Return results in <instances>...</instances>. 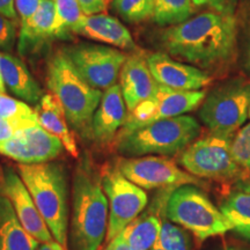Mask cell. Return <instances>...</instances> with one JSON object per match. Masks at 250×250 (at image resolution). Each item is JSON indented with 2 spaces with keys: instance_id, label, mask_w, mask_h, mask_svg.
<instances>
[{
  "instance_id": "5b68a950",
  "label": "cell",
  "mask_w": 250,
  "mask_h": 250,
  "mask_svg": "<svg viewBox=\"0 0 250 250\" xmlns=\"http://www.w3.org/2000/svg\"><path fill=\"white\" fill-rule=\"evenodd\" d=\"M201 124L191 116L156 121L115 140L116 149L127 158L149 154L162 156L182 152L201 134Z\"/></svg>"
},
{
  "instance_id": "f546056e",
  "label": "cell",
  "mask_w": 250,
  "mask_h": 250,
  "mask_svg": "<svg viewBox=\"0 0 250 250\" xmlns=\"http://www.w3.org/2000/svg\"><path fill=\"white\" fill-rule=\"evenodd\" d=\"M234 160L243 171L250 173V123L243 126L232 139Z\"/></svg>"
},
{
  "instance_id": "b9f144b4",
  "label": "cell",
  "mask_w": 250,
  "mask_h": 250,
  "mask_svg": "<svg viewBox=\"0 0 250 250\" xmlns=\"http://www.w3.org/2000/svg\"><path fill=\"white\" fill-rule=\"evenodd\" d=\"M151 250H164V249L160 248V247H156V246H154V247H153V248H152Z\"/></svg>"
},
{
  "instance_id": "7bdbcfd3",
  "label": "cell",
  "mask_w": 250,
  "mask_h": 250,
  "mask_svg": "<svg viewBox=\"0 0 250 250\" xmlns=\"http://www.w3.org/2000/svg\"><path fill=\"white\" fill-rule=\"evenodd\" d=\"M248 64H249V68H250V51H249V62Z\"/></svg>"
},
{
  "instance_id": "8992f818",
  "label": "cell",
  "mask_w": 250,
  "mask_h": 250,
  "mask_svg": "<svg viewBox=\"0 0 250 250\" xmlns=\"http://www.w3.org/2000/svg\"><path fill=\"white\" fill-rule=\"evenodd\" d=\"M166 215L168 220L191 232L201 241L230 230L220 208L193 184L181 186L170 193Z\"/></svg>"
},
{
  "instance_id": "ffe728a7",
  "label": "cell",
  "mask_w": 250,
  "mask_h": 250,
  "mask_svg": "<svg viewBox=\"0 0 250 250\" xmlns=\"http://www.w3.org/2000/svg\"><path fill=\"white\" fill-rule=\"evenodd\" d=\"M39 124L50 134L61 140L64 148L73 158L79 156V149L73 133L67 125V118L61 102L54 94H45L35 108Z\"/></svg>"
},
{
  "instance_id": "30bf717a",
  "label": "cell",
  "mask_w": 250,
  "mask_h": 250,
  "mask_svg": "<svg viewBox=\"0 0 250 250\" xmlns=\"http://www.w3.org/2000/svg\"><path fill=\"white\" fill-rule=\"evenodd\" d=\"M101 182L109 204L107 242H110L140 215L147 205V195L144 189L127 180L117 167L103 170Z\"/></svg>"
},
{
  "instance_id": "ee69618b",
  "label": "cell",
  "mask_w": 250,
  "mask_h": 250,
  "mask_svg": "<svg viewBox=\"0 0 250 250\" xmlns=\"http://www.w3.org/2000/svg\"><path fill=\"white\" fill-rule=\"evenodd\" d=\"M249 117H250V110H249Z\"/></svg>"
},
{
  "instance_id": "7402d4cb",
  "label": "cell",
  "mask_w": 250,
  "mask_h": 250,
  "mask_svg": "<svg viewBox=\"0 0 250 250\" xmlns=\"http://www.w3.org/2000/svg\"><path fill=\"white\" fill-rule=\"evenodd\" d=\"M40 245L21 225L8 199L0 195V250H37Z\"/></svg>"
},
{
  "instance_id": "52a82bcc",
  "label": "cell",
  "mask_w": 250,
  "mask_h": 250,
  "mask_svg": "<svg viewBox=\"0 0 250 250\" xmlns=\"http://www.w3.org/2000/svg\"><path fill=\"white\" fill-rule=\"evenodd\" d=\"M250 110V81L234 78L215 87L199 109V118L212 133L229 137L245 123Z\"/></svg>"
},
{
  "instance_id": "d4e9b609",
  "label": "cell",
  "mask_w": 250,
  "mask_h": 250,
  "mask_svg": "<svg viewBox=\"0 0 250 250\" xmlns=\"http://www.w3.org/2000/svg\"><path fill=\"white\" fill-rule=\"evenodd\" d=\"M191 0H153V20L160 26H175L190 19Z\"/></svg>"
},
{
  "instance_id": "9c48e42d",
  "label": "cell",
  "mask_w": 250,
  "mask_h": 250,
  "mask_svg": "<svg viewBox=\"0 0 250 250\" xmlns=\"http://www.w3.org/2000/svg\"><path fill=\"white\" fill-rule=\"evenodd\" d=\"M205 98V90H176L159 85L153 98L142 102L132 111H129L116 139L156 121L182 116L195 110Z\"/></svg>"
},
{
  "instance_id": "4fadbf2b",
  "label": "cell",
  "mask_w": 250,
  "mask_h": 250,
  "mask_svg": "<svg viewBox=\"0 0 250 250\" xmlns=\"http://www.w3.org/2000/svg\"><path fill=\"white\" fill-rule=\"evenodd\" d=\"M0 195L8 199L28 233L41 243L55 240L17 168L8 165L0 166Z\"/></svg>"
},
{
  "instance_id": "ba28073f",
  "label": "cell",
  "mask_w": 250,
  "mask_h": 250,
  "mask_svg": "<svg viewBox=\"0 0 250 250\" xmlns=\"http://www.w3.org/2000/svg\"><path fill=\"white\" fill-rule=\"evenodd\" d=\"M179 162L198 179L227 182L245 174L233 158L232 138L212 132L196 139L181 152Z\"/></svg>"
},
{
  "instance_id": "d6a6232c",
  "label": "cell",
  "mask_w": 250,
  "mask_h": 250,
  "mask_svg": "<svg viewBox=\"0 0 250 250\" xmlns=\"http://www.w3.org/2000/svg\"><path fill=\"white\" fill-rule=\"evenodd\" d=\"M41 0H15L18 17L20 19V28L27 26L33 15L36 13Z\"/></svg>"
},
{
  "instance_id": "836d02e7",
  "label": "cell",
  "mask_w": 250,
  "mask_h": 250,
  "mask_svg": "<svg viewBox=\"0 0 250 250\" xmlns=\"http://www.w3.org/2000/svg\"><path fill=\"white\" fill-rule=\"evenodd\" d=\"M85 15L99 14L105 9V0H78Z\"/></svg>"
},
{
  "instance_id": "e575fe53",
  "label": "cell",
  "mask_w": 250,
  "mask_h": 250,
  "mask_svg": "<svg viewBox=\"0 0 250 250\" xmlns=\"http://www.w3.org/2000/svg\"><path fill=\"white\" fill-rule=\"evenodd\" d=\"M0 14L18 21V13L15 8V0H0Z\"/></svg>"
},
{
  "instance_id": "f1b7e54d",
  "label": "cell",
  "mask_w": 250,
  "mask_h": 250,
  "mask_svg": "<svg viewBox=\"0 0 250 250\" xmlns=\"http://www.w3.org/2000/svg\"><path fill=\"white\" fill-rule=\"evenodd\" d=\"M0 117L8 120H33L37 118L35 109L0 90Z\"/></svg>"
},
{
  "instance_id": "60d3db41",
  "label": "cell",
  "mask_w": 250,
  "mask_h": 250,
  "mask_svg": "<svg viewBox=\"0 0 250 250\" xmlns=\"http://www.w3.org/2000/svg\"><path fill=\"white\" fill-rule=\"evenodd\" d=\"M0 90H2V92H5V90H6V87H5V85H4V81H2L1 71H0Z\"/></svg>"
},
{
  "instance_id": "83f0119b",
  "label": "cell",
  "mask_w": 250,
  "mask_h": 250,
  "mask_svg": "<svg viewBox=\"0 0 250 250\" xmlns=\"http://www.w3.org/2000/svg\"><path fill=\"white\" fill-rule=\"evenodd\" d=\"M156 247L164 250H192V242L186 229L169 221L162 223Z\"/></svg>"
},
{
  "instance_id": "7a4b0ae2",
  "label": "cell",
  "mask_w": 250,
  "mask_h": 250,
  "mask_svg": "<svg viewBox=\"0 0 250 250\" xmlns=\"http://www.w3.org/2000/svg\"><path fill=\"white\" fill-rule=\"evenodd\" d=\"M108 226L109 204L101 176L83 159L73 176L68 250H99Z\"/></svg>"
},
{
  "instance_id": "d6986e66",
  "label": "cell",
  "mask_w": 250,
  "mask_h": 250,
  "mask_svg": "<svg viewBox=\"0 0 250 250\" xmlns=\"http://www.w3.org/2000/svg\"><path fill=\"white\" fill-rule=\"evenodd\" d=\"M0 71L6 88L22 101L37 103L43 98L42 88L20 58L0 52Z\"/></svg>"
},
{
  "instance_id": "3957f363",
  "label": "cell",
  "mask_w": 250,
  "mask_h": 250,
  "mask_svg": "<svg viewBox=\"0 0 250 250\" xmlns=\"http://www.w3.org/2000/svg\"><path fill=\"white\" fill-rule=\"evenodd\" d=\"M54 239L68 250V183L58 162L15 166Z\"/></svg>"
},
{
  "instance_id": "d590c367",
  "label": "cell",
  "mask_w": 250,
  "mask_h": 250,
  "mask_svg": "<svg viewBox=\"0 0 250 250\" xmlns=\"http://www.w3.org/2000/svg\"><path fill=\"white\" fill-rule=\"evenodd\" d=\"M105 250H131V249L129 248V246H127L126 243H125L123 240L121 239L120 236H117V237H115L112 241L108 242Z\"/></svg>"
},
{
  "instance_id": "4dcf8cb0",
  "label": "cell",
  "mask_w": 250,
  "mask_h": 250,
  "mask_svg": "<svg viewBox=\"0 0 250 250\" xmlns=\"http://www.w3.org/2000/svg\"><path fill=\"white\" fill-rule=\"evenodd\" d=\"M18 21L0 14V52H9L14 48L17 40Z\"/></svg>"
},
{
  "instance_id": "6da1fadb",
  "label": "cell",
  "mask_w": 250,
  "mask_h": 250,
  "mask_svg": "<svg viewBox=\"0 0 250 250\" xmlns=\"http://www.w3.org/2000/svg\"><path fill=\"white\" fill-rule=\"evenodd\" d=\"M161 44L173 57L203 68H213L233 57L236 20L228 9L204 12L161 33Z\"/></svg>"
},
{
  "instance_id": "ab89813d",
  "label": "cell",
  "mask_w": 250,
  "mask_h": 250,
  "mask_svg": "<svg viewBox=\"0 0 250 250\" xmlns=\"http://www.w3.org/2000/svg\"><path fill=\"white\" fill-rule=\"evenodd\" d=\"M223 250H249V249L242 248V247H235V246H229V247H226V248H224Z\"/></svg>"
},
{
  "instance_id": "74e56055",
  "label": "cell",
  "mask_w": 250,
  "mask_h": 250,
  "mask_svg": "<svg viewBox=\"0 0 250 250\" xmlns=\"http://www.w3.org/2000/svg\"><path fill=\"white\" fill-rule=\"evenodd\" d=\"M37 250H66L62 247L61 243H58L56 240H51L49 242L41 243Z\"/></svg>"
},
{
  "instance_id": "f35d334b",
  "label": "cell",
  "mask_w": 250,
  "mask_h": 250,
  "mask_svg": "<svg viewBox=\"0 0 250 250\" xmlns=\"http://www.w3.org/2000/svg\"><path fill=\"white\" fill-rule=\"evenodd\" d=\"M237 189L243 190V191L250 192V183L248 182H240L239 186H237Z\"/></svg>"
},
{
  "instance_id": "8d00e7d4",
  "label": "cell",
  "mask_w": 250,
  "mask_h": 250,
  "mask_svg": "<svg viewBox=\"0 0 250 250\" xmlns=\"http://www.w3.org/2000/svg\"><path fill=\"white\" fill-rule=\"evenodd\" d=\"M195 6H212L217 9H223L225 0H191Z\"/></svg>"
},
{
  "instance_id": "5bb4252c",
  "label": "cell",
  "mask_w": 250,
  "mask_h": 250,
  "mask_svg": "<svg viewBox=\"0 0 250 250\" xmlns=\"http://www.w3.org/2000/svg\"><path fill=\"white\" fill-rule=\"evenodd\" d=\"M62 149L61 140L40 124L19 131L11 139L0 143V155L22 165L51 162L62 154Z\"/></svg>"
},
{
  "instance_id": "2e32d148",
  "label": "cell",
  "mask_w": 250,
  "mask_h": 250,
  "mask_svg": "<svg viewBox=\"0 0 250 250\" xmlns=\"http://www.w3.org/2000/svg\"><path fill=\"white\" fill-rule=\"evenodd\" d=\"M127 111L121 86L115 83L105 89L93 117L92 139L101 145L114 142L126 121Z\"/></svg>"
},
{
  "instance_id": "277c9868",
  "label": "cell",
  "mask_w": 250,
  "mask_h": 250,
  "mask_svg": "<svg viewBox=\"0 0 250 250\" xmlns=\"http://www.w3.org/2000/svg\"><path fill=\"white\" fill-rule=\"evenodd\" d=\"M48 87L61 102L67 122L83 138H92L93 117L103 93L87 83L62 50L50 58Z\"/></svg>"
},
{
  "instance_id": "1f68e13d",
  "label": "cell",
  "mask_w": 250,
  "mask_h": 250,
  "mask_svg": "<svg viewBox=\"0 0 250 250\" xmlns=\"http://www.w3.org/2000/svg\"><path fill=\"white\" fill-rule=\"evenodd\" d=\"M34 125H39L37 118H33V120H8V118L0 117V143L11 139L19 131L34 126Z\"/></svg>"
},
{
  "instance_id": "e0dca14e",
  "label": "cell",
  "mask_w": 250,
  "mask_h": 250,
  "mask_svg": "<svg viewBox=\"0 0 250 250\" xmlns=\"http://www.w3.org/2000/svg\"><path fill=\"white\" fill-rule=\"evenodd\" d=\"M120 86L129 111L153 98L159 83L153 78L147 61L138 54L129 56L120 72Z\"/></svg>"
},
{
  "instance_id": "7c38bea8",
  "label": "cell",
  "mask_w": 250,
  "mask_h": 250,
  "mask_svg": "<svg viewBox=\"0 0 250 250\" xmlns=\"http://www.w3.org/2000/svg\"><path fill=\"white\" fill-rule=\"evenodd\" d=\"M116 167L127 180L142 189L186 186H202V181L184 171L171 159L166 156L144 155L137 158H123Z\"/></svg>"
},
{
  "instance_id": "9a60e30c",
  "label": "cell",
  "mask_w": 250,
  "mask_h": 250,
  "mask_svg": "<svg viewBox=\"0 0 250 250\" xmlns=\"http://www.w3.org/2000/svg\"><path fill=\"white\" fill-rule=\"evenodd\" d=\"M153 78L161 86L176 90H202L211 83V77L201 68L174 61L164 52H154L146 58Z\"/></svg>"
},
{
  "instance_id": "ac0fdd59",
  "label": "cell",
  "mask_w": 250,
  "mask_h": 250,
  "mask_svg": "<svg viewBox=\"0 0 250 250\" xmlns=\"http://www.w3.org/2000/svg\"><path fill=\"white\" fill-rule=\"evenodd\" d=\"M74 34H79L87 39L105 44L114 45L117 49H136V43L129 29L118 19L104 13L85 15L79 26L74 30Z\"/></svg>"
},
{
  "instance_id": "44dd1931",
  "label": "cell",
  "mask_w": 250,
  "mask_h": 250,
  "mask_svg": "<svg viewBox=\"0 0 250 250\" xmlns=\"http://www.w3.org/2000/svg\"><path fill=\"white\" fill-rule=\"evenodd\" d=\"M57 11L55 0H41L36 13L33 15L26 27L20 28L19 51L24 54L28 49L45 41L57 37L56 35Z\"/></svg>"
},
{
  "instance_id": "603a6c76",
  "label": "cell",
  "mask_w": 250,
  "mask_h": 250,
  "mask_svg": "<svg viewBox=\"0 0 250 250\" xmlns=\"http://www.w3.org/2000/svg\"><path fill=\"white\" fill-rule=\"evenodd\" d=\"M162 223L155 214H140L122 230L120 236L131 250H151L160 235Z\"/></svg>"
},
{
  "instance_id": "484cf974",
  "label": "cell",
  "mask_w": 250,
  "mask_h": 250,
  "mask_svg": "<svg viewBox=\"0 0 250 250\" xmlns=\"http://www.w3.org/2000/svg\"><path fill=\"white\" fill-rule=\"evenodd\" d=\"M55 4L57 11L56 35L64 39L70 33H74L85 14L78 0H55Z\"/></svg>"
},
{
  "instance_id": "cb8c5ba5",
  "label": "cell",
  "mask_w": 250,
  "mask_h": 250,
  "mask_svg": "<svg viewBox=\"0 0 250 250\" xmlns=\"http://www.w3.org/2000/svg\"><path fill=\"white\" fill-rule=\"evenodd\" d=\"M220 211L229 229L250 241V192H232L220 204Z\"/></svg>"
},
{
  "instance_id": "8fae6325",
  "label": "cell",
  "mask_w": 250,
  "mask_h": 250,
  "mask_svg": "<svg viewBox=\"0 0 250 250\" xmlns=\"http://www.w3.org/2000/svg\"><path fill=\"white\" fill-rule=\"evenodd\" d=\"M81 78L96 89L114 86L127 56L117 48L79 43L62 49Z\"/></svg>"
},
{
  "instance_id": "4316f807",
  "label": "cell",
  "mask_w": 250,
  "mask_h": 250,
  "mask_svg": "<svg viewBox=\"0 0 250 250\" xmlns=\"http://www.w3.org/2000/svg\"><path fill=\"white\" fill-rule=\"evenodd\" d=\"M112 8L124 21L131 23L153 17V0H112Z\"/></svg>"
}]
</instances>
